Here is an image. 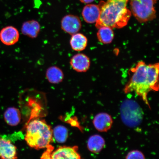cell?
<instances>
[{
	"mask_svg": "<svg viewBox=\"0 0 159 159\" xmlns=\"http://www.w3.org/2000/svg\"><path fill=\"white\" fill-rule=\"evenodd\" d=\"M159 63L146 64L140 61L130 70V79L125 86V93L134 92L149 105L148 95L151 91L159 89Z\"/></svg>",
	"mask_w": 159,
	"mask_h": 159,
	"instance_id": "cell-1",
	"label": "cell"
},
{
	"mask_svg": "<svg viewBox=\"0 0 159 159\" xmlns=\"http://www.w3.org/2000/svg\"><path fill=\"white\" fill-rule=\"evenodd\" d=\"M129 0H107L101 1L99 5L100 15L95 23L99 29L103 26L120 29L126 26L132 15L127 5Z\"/></svg>",
	"mask_w": 159,
	"mask_h": 159,
	"instance_id": "cell-2",
	"label": "cell"
},
{
	"mask_svg": "<svg viewBox=\"0 0 159 159\" xmlns=\"http://www.w3.org/2000/svg\"><path fill=\"white\" fill-rule=\"evenodd\" d=\"M53 130L44 120L35 119L27 125L25 139L30 148H46L53 140Z\"/></svg>",
	"mask_w": 159,
	"mask_h": 159,
	"instance_id": "cell-3",
	"label": "cell"
},
{
	"mask_svg": "<svg viewBox=\"0 0 159 159\" xmlns=\"http://www.w3.org/2000/svg\"><path fill=\"white\" fill-rule=\"evenodd\" d=\"M131 12L137 20L145 23L156 17L155 5L157 0H129Z\"/></svg>",
	"mask_w": 159,
	"mask_h": 159,
	"instance_id": "cell-4",
	"label": "cell"
},
{
	"mask_svg": "<svg viewBox=\"0 0 159 159\" xmlns=\"http://www.w3.org/2000/svg\"><path fill=\"white\" fill-rule=\"evenodd\" d=\"M121 119L124 124L129 127L139 126L143 119V112L139 105L134 100L127 99L121 105Z\"/></svg>",
	"mask_w": 159,
	"mask_h": 159,
	"instance_id": "cell-5",
	"label": "cell"
},
{
	"mask_svg": "<svg viewBox=\"0 0 159 159\" xmlns=\"http://www.w3.org/2000/svg\"><path fill=\"white\" fill-rule=\"evenodd\" d=\"M61 27L65 32L71 35L74 34L78 33L81 29L80 20L77 16L66 15L61 20Z\"/></svg>",
	"mask_w": 159,
	"mask_h": 159,
	"instance_id": "cell-6",
	"label": "cell"
},
{
	"mask_svg": "<svg viewBox=\"0 0 159 159\" xmlns=\"http://www.w3.org/2000/svg\"><path fill=\"white\" fill-rule=\"evenodd\" d=\"M19 37V31L12 26L3 28L0 32V40L2 43L6 45L16 44L18 41Z\"/></svg>",
	"mask_w": 159,
	"mask_h": 159,
	"instance_id": "cell-7",
	"label": "cell"
},
{
	"mask_svg": "<svg viewBox=\"0 0 159 159\" xmlns=\"http://www.w3.org/2000/svg\"><path fill=\"white\" fill-rule=\"evenodd\" d=\"M78 147H61L52 154V159H81L77 152Z\"/></svg>",
	"mask_w": 159,
	"mask_h": 159,
	"instance_id": "cell-8",
	"label": "cell"
},
{
	"mask_svg": "<svg viewBox=\"0 0 159 159\" xmlns=\"http://www.w3.org/2000/svg\"><path fill=\"white\" fill-rule=\"evenodd\" d=\"M70 64L75 70L79 72H84L89 69L90 61L89 57L86 55L78 53L71 57Z\"/></svg>",
	"mask_w": 159,
	"mask_h": 159,
	"instance_id": "cell-9",
	"label": "cell"
},
{
	"mask_svg": "<svg viewBox=\"0 0 159 159\" xmlns=\"http://www.w3.org/2000/svg\"><path fill=\"white\" fill-rule=\"evenodd\" d=\"M0 157L2 159H17V148L9 140L0 138Z\"/></svg>",
	"mask_w": 159,
	"mask_h": 159,
	"instance_id": "cell-10",
	"label": "cell"
},
{
	"mask_svg": "<svg viewBox=\"0 0 159 159\" xmlns=\"http://www.w3.org/2000/svg\"><path fill=\"white\" fill-rule=\"evenodd\" d=\"M93 123L97 130L106 132L111 128L113 120L110 115L106 113H101L95 116Z\"/></svg>",
	"mask_w": 159,
	"mask_h": 159,
	"instance_id": "cell-11",
	"label": "cell"
},
{
	"mask_svg": "<svg viewBox=\"0 0 159 159\" xmlns=\"http://www.w3.org/2000/svg\"><path fill=\"white\" fill-rule=\"evenodd\" d=\"M101 9L98 5L88 4L83 8L82 15L86 23L89 24L96 23L100 15Z\"/></svg>",
	"mask_w": 159,
	"mask_h": 159,
	"instance_id": "cell-12",
	"label": "cell"
},
{
	"mask_svg": "<svg viewBox=\"0 0 159 159\" xmlns=\"http://www.w3.org/2000/svg\"><path fill=\"white\" fill-rule=\"evenodd\" d=\"M40 29L39 22L33 20L25 22L22 25L21 31L23 35L35 39L39 35Z\"/></svg>",
	"mask_w": 159,
	"mask_h": 159,
	"instance_id": "cell-13",
	"label": "cell"
},
{
	"mask_svg": "<svg viewBox=\"0 0 159 159\" xmlns=\"http://www.w3.org/2000/svg\"><path fill=\"white\" fill-rule=\"evenodd\" d=\"M4 118L6 123L10 126H16L20 122L21 113L18 109L13 107H10L5 111Z\"/></svg>",
	"mask_w": 159,
	"mask_h": 159,
	"instance_id": "cell-14",
	"label": "cell"
},
{
	"mask_svg": "<svg viewBox=\"0 0 159 159\" xmlns=\"http://www.w3.org/2000/svg\"><path fill=\"white\" fill-rule=\"evenodd\" d=\"M46 77L50 83L57 84L64 79V75L63 71L59 67L52 66L49 67L46 72Z\"/></svg>",
	"mask_w": 159,
	"mask_h": 159,
	"instance_id": "cell-15",
	"label": "cell"
},
{
	"mask_svg": "<svg viewBox=\"0 0 159 159\" xmlns=\"http://www.w3.org/2000/svg\"><path fill=\"white\" fill-rule=\"evenodd\" d=\"M70 43L71 48L73 50L81 51L86 48L87 45V39L84 35L77 33L72 35Z\"/></svg>",
	"mask_w": 159,
	"mask_h": 159,
	"instance_id": "cell-16",
	"label": "cell"
},
{
	"mask_svg": "<svg viewBox=\"0 0 159 159\" xmlns=\"http://www.w3.org/2000/svg\"><path fill=\"white\" fill-rule=\"evenodd\" d=\"M105 145L104 139L100 135L95 134L91 136L87 142V147L91 152L98 153L102 150Z\"/></svg>",
	"mask_w": 159,
	"mask_h": 159,
	"instance_id": "cell-17",
	"label": "cell"
},
{
	"mask_svg": "<svg viewBox=\"0 0 159 159\" xmlns=\"http://www.w3.org/2000/svg\"><path fill=\"white\" fill-rule=\"evenodd\" d=\"M97 33V36L100 42L104 44H109L114 39V34L111 27L103 26L99 28Z\"/></svg>",
	"mask_w": 159,
	"mask_h": 159,
	"instance_id": "cell-18",
	"label": "cell"
},
{
	"mask_svg": "<svg viewBox=\"0 0 159 159\" xmlns=\"http://www.w3.org/2000/svg\"><path fill=\"white\" fill-rule=\"evenodd\" d=\"M68 136V130L64 126L59 125L56 127L53 130V136L57 142L63 143L65 142Z\"/></svg>",
	"mask_w": 159,
	"mask_h": 159,
	"instance_id": "cell-19",
	"label": "cell"
},
{
	"mask_svg": "<svg viewBox=\"0 0 159 159\" xmlns=\"http://www.w3.org/2000/svg\"><path fill=\"white\" fill-rule=\"evenodd\" d=\"M126 159H145L142 152L138 150H134L129 152L126 156Z\"/></svg>",
	"mask_w": 159,
	"mask_h": 159,
	"instance_id": "cell-20",
	"label": "cell"
},
{
	"mask_svg": "<svg viewBox=\"0 0 159 159\" xmlns=\"http://www.w3.org/2000/svg\"><path fill=\"white\" fill-rule=\"evenodd\" d=\"M46 148V150L42 155L41 159H52V154L54 148L52 146L49 144Z\"/></svg>",
	"mask_w": 159,
	"mask_h": 159,
	"instance_id": "cell-21",
	"label": "cell"
},
{
	"mask_svg": "<svg viewBox=\"0 0 159 159\" xmlns=\"http://www.w3.org/2000/svg\"><path fill=\"white\" fill-rule=\"evenodd\" d=\"M81 3L85 4H89L93 2L95 0H79Z\"/></svg>",
	"mask_w": 159,
	"mask_h": 159,
	"instance_id": "cell-22",
	"label": "cell"
}]
</instances>
